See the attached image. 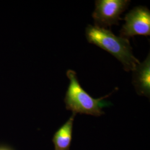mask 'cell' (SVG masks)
Returning a JSON list of instances; mask_svg holds the SVG:
<instances>
[{"mask_svg": "<svg viewBox=\"0 0 150 150\" xmlns=\"http://www.w3.org/2000/svg\"><path fill=\"white\" fill-rule=\"evenodd\" d=\"M0 150H12L6 147H0Z\"/></svg>", "mask_w": 150, "mask_h": 150, "instance_id": "7", "label": "cell"}, {"mask_svg": "<svg viewBox=\"0 0 150 150\" xmlns=\"http://www.w3.org/2000/svg\"><path fill=\"white\" fill-rule=\"evenodd\" d=\"M66 75L70 80V84L64 98L66 108L76 115L80 113L100 116L105 114L102 108L112 105L105 99L112 92L99 98H93L81 86L75 71L67 70Z\"/></svg>", "mask_w": 150, "mask_h": 150, "instance_id": "2", "label": "cell"}, {"mask_svg": "<svg viewBox=\"0 0 150 150\" xmlns=\"http://www.w3.org/2000/svg\"><path fill=\"white\" fill-rule=\"evenodd\" d=\"M124 20L120 37L129 39L136 35L150 36V11L146 7H134L126 15Z\"/></svg>", "mask_w": 150, "mask_h": 150, "instance_id": "4", "label": "cell"}, {"mask_svg": "<svg viewBox=\"0 0 150 150\" xmlns=\"http://www.w3.org/2000/svg\"><path fill=\"white\" fill-rule=\"evenodd\" d=\"M85 35L89 43L111 54L122 64L126 71H132L139 64L133 54L129 39L117 36L106 28L91 25L86 27Z\"/></svg>", "mask_w": 150, "mask_h": 150, "instance_id": "1", "label": "cell"}, {"mask_svg": "<svg viewBox=\"0 0 150 150\" xmlns=\"http://www.w3.org/2000/svg\"><path fill=\"white\" fill-rule=\"evenodd\" d=\"M76 115L72 113L69 119L54 133L52 139L54 150H70Z\"/></svg>", "mask_w": 150, "mask_h": 150, "instance_id": "6", "label": "cell"}, {"mask_svg": "<svg viewBox=\"0 0 150 150\" xmlns=\"http://www.w3.org/2000/svg\"><path fill=\"white\" fill-rule=\"evenodd\" d=\"M130 4L129 0H96L92 13L95 26L106 28L112 25H118L122 18L121 15Z\"/></svg>", "mask_w": 150, "mask_h": 150, "instance_id": "3", "label": "cell"}, {"mask_svg": "<svg viewBox=\"0 0 150 150\" xmlns=\"http://www.w3.org/2000/svg\"><path fill=\"white\" fill-rule=\"evenodd\" d=\"M132 72V83L137 93L139 96H145L150 98V54L144 62H139L136 66Z\"/></svg>", "mask_w": 150, "mask_h": 150, "instance_id": "5", "label": "cell"}]
</instances>
